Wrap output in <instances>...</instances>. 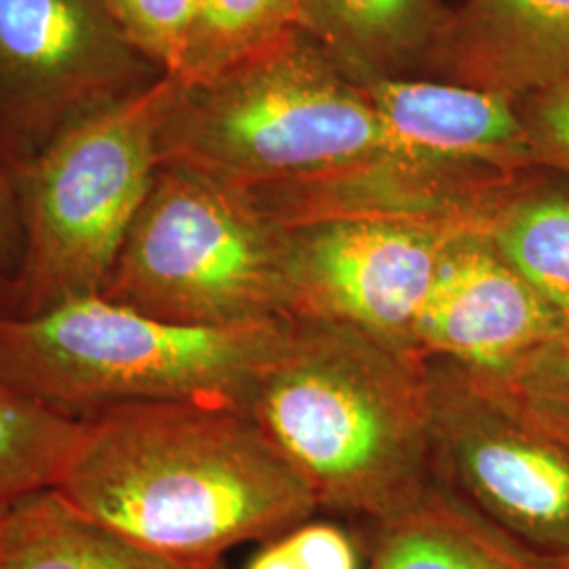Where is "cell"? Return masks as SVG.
Masks as SVG:
<instances>
[{
  "label": "cell",
  "instance_id": "obj_6",
  "mask_svg": "<svg viewBox=\"0 0 569 569\" xmlns=\"http://www.w3.org/2000/svg\"><path fill=\"white\" fill-rule=\"evenodd\" d=\"M289 228L247 192L161 164L100 296L182 326L289 319Z\"/></svg>",
  "mask_w": 569,
  "mask_h": 569
},
{
  "label": "cell",
  "instance_id": "obj_14",
  "mask_svg": "<svg viewBox=\"0 0 569 569\" xmlns=\"http://www.w3.org/2000/svg\"><path fill=\"white\" fill-rule=\"evenodd\" d=\"M477 228L569 329V173L533 164L489 192Z\"/></svg>",
  "mask_w": 569,
  "mask_h": 569
},
{
  "label": "cell",
  "instance_id": "obj_10",
  "mask_svg": "<svg viewBox=\"0 0 569 569\" xmlns=\"http://www.w3.org/2000/svg\"><path fill=\"white\" fill-rule=\"evenodd\" d=\"M563 329V319L510 268L488 237L468 226L443 251L413 331V355L491 378Z\"/></svg>",
  "mask_w": 569,
  "mask_h": 569
},
{
  "label": "cell",
  "instance_id": "obj_23",
  "mask_svg": "<svg viewBox=\"0 0 569 569\" xmlns=\"http://www.w3.org/2000/svg\"><path fill=\"white\" fill-rule=\"evenodd\" d=\"M244 569H305L293 550L287 547L283 533L260 545L258 552L251 557Z\"/></svg>",
  "mask_w": 569,
  "mask_h": 569
},
{
  "label": "cell",
  "instance_id": "obj_5",
  "mask_svg": "<svg viewBox=\"0 0 569 569\" xmlns=\"http://www.w3.org/2000/svg\"><path fill=\"white\" fill-rule=\"evenodd\" d=\"M180 91L164 74L11 171L23 230L11 317L102 293L161 167V133Z\"/></svg>",
  "mask_w": 569,
  "mask_h": 569
},
{
  "label": "cell",
  "instance_id": "obj_19",
  "mask_svg": "<svg viewBox=\"0 0 569 569\" xmlns=\"http://www.w3.org/2000/svg\"><path fill=\"white\" fill-rule=\"evenodd\" d=\"M477 378L529 427L569 448V329L502 373Z\"/></svg>",
  "mask_w": 569,
  "mask_h": 569
},
{
  "label": "cell",
  "instance_id": "obj_7",
  "mask_svg": "<svg viewBox=\"0 0 569 569\" xmlns=\"http://www.w3.org/2000/svg\"><path fill=\"white\" fill-rule=\"evenodd\" d=\"M161 77L102 0H0V164L11 176L77 122Z\"/></svg>",
  "mask_w": 569,
  "mask_h": 569
},
{
  "label": "cell",
  "instance_id": "obj_3",
  "mask_svg": "<svg viewBox=\"0 0 569 569\" xmlns=\"http://www.w3.org/2000/svg\"><path fill=\"white\" fill-rule=\"evenodd\" d=\"M161 164H178L251 197L346 182L399 161L387 124L300 34L183 87L161 133Z\"/></svg>",
  "mask_w": 569,
  "mask_h": 569
},
{
  "label": "cell",
  "instance_id": "obj_20",
  "mask_svg": "<svg viewBox=\"0 0 569 569\" xmlns=\"http://www.w3.org/2000/svg\"><path fill=\"white\" fill-rule=\"evenodd\" d=\"M127 42L167 77H178L201 0H102Z\"/></svg>",
  "mask_w": 569,
  "mask_h": 569
},
{
  "label": "cell",
  "instance_id": "obj_1",
  "mask_svg": "<svg viewBox=\"0 0 569 569\" xmlns=\"http://www.w3.org/2000/svg\"><path fill=\"white\" fill-rule=\"evenodd\" d=\"M58 491L124 538L213 561L312 519L315 496L237 406L129 403L82 416Z\"/></svg>",
  "mask_w": 569,
  "mask_h": 569
},
{
  "label": "cell",
  "instance_id": "obj_22",
  "mask_svg": "<svg viewBox=\"0 0 569 569\" xmlns=\"http://www.w3.org/2000/svg\"><path fill=\"white\" fill-rule=\"evenodd\" d=\"M23 256L20 203L16 183L0 164V277L9 283L18 274Z\"/></svg>",
  "mask_w": 569,
  "mask_h": 569
},
{
  "label": "cell",
  "instance_id": "obj_9",
  "mask_svg": "<svg viewBox=\"0 0 569 569\" xmlns=\"http://www.w3.org/2000/svg\"><path fill=\"white\" fill-rule=\"evenodd\" d=\"M287 228L293 315L361 329L416 357L413 331L443 251L449 239L468 226L340 216Z\"/></svg>",
  "mask_w": 569,
  "mask_h": 569
},
{
  "label": "cell",
  "instance_id": "obj_4",
  "mask_svg": "<svg viewBox=\"0 0 569 569\" xmlns=\"http://www.w3.org/2000/svg\"><path fill=\"white\" fill-rule=\"evenodd\" d=\"M289 319L251 326L169 323L77 298L34 317H0V385L72 416L129 403L247 406Z\"/></svg>",
  "mask_w": 569,
  "mask_h": 569
},
{
  "label": "cell",
  "instance_id": "obj_17",
  "mask_svg": "<svg viewBox=\"0 0 569 569\" xmlns=\"http://www.w3.org/2000/svg\"><path fill=\"white\" fill-rule=\"evenodd\" d=\"M310 23L306 0H201L178 81L199 87Z\"/></svg>",
  "mask_w": 569,
  "mask_h": 569
},
{
  "label": "cell",
  "instance_id": "obj_25",
  "mask_svg": "<svg viewBox=\"0 0 569 569\" xmlns=\"http://www.w3.org/2000/svg\"><path fill=\"white\" fill-rule=\"evenodd\" d=\"M0 512H2V509H0Z\"/></svg>",
  "mask_w": 569,
  "mask_h": 569
},
{
  "label": "cell",
  "instance_id": "obj_15",
  "mask_svg": "<svg viewBox=\"0 0 569 569\" xmlns=\"http://www.w3.org/2000/svg\"><path fill=\"white\" fill-rule=\"evenodd\" d=\"M0 569H228L224 559L171 557L121 536L72 507L58 489L0 512Z\"/></svg>",
  "mask_w": 569,
  "mask_h": 569
},
{
  "label": "cell",
  "instance_id": "obj_13",
  "mask_svg": "<svg viewBox=\"0 0 569 569\" xmlns=\"http://www.w3.org/2000/svg\"><path fill=\"white\" fill-rule=\"evenodd\" d=\"M453 47L477 87L523 100L569 74V0H470Z\"/></svg>",
  "mask_w": 569,
  "mask_h": 569
},
{
  "label": "cell",
  "instance_id": "obj_21",
  "mask_svg": "<svg viewBox=\"0 0 569 569\" xmlns=\"http://www.w3.org/2000/svg\"><path fill=\"white\" fill-rule=\"evenodd\" d=\"M517 103L538 164L569 173V74Z\"/></svg>",
  "mask_w": 569,
  "mask_h": 569
},
{
  "label": "cell",
  "instance_id": "obj_18",
  "mask_svg": "<svg viewBox=\"0 0 569 569\" xmlns=\"http://www.w3.org/2000/svg\"><path fill=\"white\" fill-rule=\"evenodd\" d=\"M310 26H319L359 60H390L437 30L432 0H306Z\"/></svg>",
  "mask_w": 569,
  "mask_h": 569
},
{
  "label": "cell",
  "instance_id": "obj_24",
  "mask_svg": "<svg viewBox=\"0 0 569 569\" xmlns=\"http://www.w3.org/2000/svg\"><path fill=\"white\" fill-rule=\"evenodd\" d=\"M0 317H11V283L0 277Z\"/></svg>",
  "mask_w": 569,
  "mask_h": 569
},
{
  "label": "cell",
  "instance_id": "obj_12",
  "mask_svg": "<svg viewBox=\"0 0 569 569\" xmlns=\"http://www.w3.org/2000/svg\"><path fill=\"white\" fill-rule=\"evenodd\" d=\"M363 536L366 569H569L568 557L531 549L439 479Z\"/></svg>",
  "mask_w": 569,
  "mask_h": 569
},
{
  "label": "cell",
  "instance_id": "obj_8",
  "mask_svg": "<svg viewBox=\"0 0 569 569\" xmlns=\"http://www.w3.org/2000/svg\"><path fill=\"white\" fill-rule=\"evenodd\" d=\"M425 367L437 479L531 549L569 559V448L515 416L465 367Z\"/></svg>",
  "mask_w": 569,
  "mask_h": 569
},
{
  "label": "cell",
  "instance_id": "obj_2",
  "mask_svg": "<svg viewBox=\"0 0 569 569\" xmlns=\"http://www.w3.org/2000/svg\"><path fill=\"white\" fill-rule=\"evenodd\" d=\"M244 409L319 510L369 526L437 481L425 361L361 329L289 317Z\"/></svg>",
  "mask_w": 569,
  "mask_h": 569
},
{
  "label": "cell",
  "instance_id": "obj_16",
  "mask_svg": "<svg viewBox=\"0 0 569 569\" xmlns=\"http://www.w3.org/2000/svg\"><path fill=\"white\" fill-rule=\"evenodd\" d=\"M84 420L0 385V509L60 486Z\"/></svg>",
  "mask_w": 569,
  "mask_h": 569
},
{
  "label": "cell",
  "instance_id": "obj_11",
  "mask_svg": "<svg viewBox=\"0 0 569 569\" xmlns=\"http://www.w3.org/2000/svg\"><path fill=\"white\" fill-rule=\"evenodd\" d=\"M361 89L401 163L467 188L538 164L519 103L483 87L369 77Z\"/></svg>",
  "mask_w": 569,
  "mask_h": 569
}]
</instances>
